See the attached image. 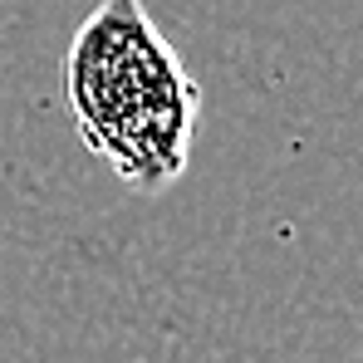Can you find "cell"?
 <instances>
[{
    "instance_id": "obj_1",
    "label": "cell",
    "mask_w": 363,
    "mask_h": 363,
    "mask_svg": "<svg viewBox=\"0 0 363 363\" xmlns=\"http://www.w3.org/2000/svg\"><path fill=\"white\" fill-rule=\"evenodd\" d=\"M64 108L84 147L138 191L162 196L186 177L201 84L143 0H99L60 64Z\"/></svg>"
}]
</instances>
